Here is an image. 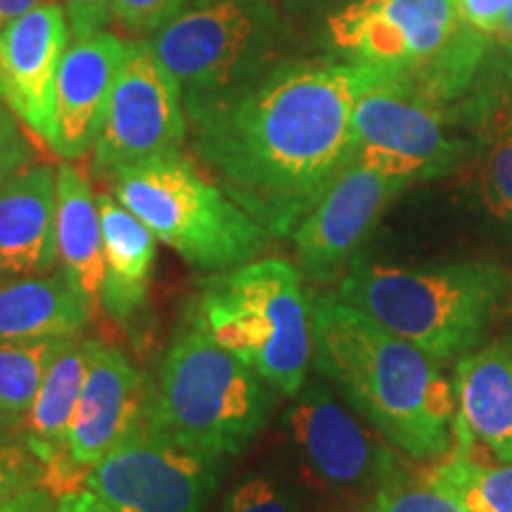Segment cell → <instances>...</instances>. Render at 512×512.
<instances>
[{
  "instance_id": "cell-1",
  "label": "cell",
  "mask_w": 512,
  "mask_h": 512,
  "mask_svg": "<svg viewBox=\"0 0 512 512\" xmlns=\"http://www.w3.org/2000/svg\"><path fill=\"white\" fill-rule=\"evenodd\" d=\"M373 76L347 62H278L233 91L183 102L192 152L271 238H292L354 155L351 114Z\"/></svg>"
},
{
  "instance_id": "cell-2",
  "label": "cell",
  "mask_w": 512,
  "mask_h": 512,
  "mask_svg": "<svg viewBox=\"0 0 512 512\" xmlns=\"http://www.w3.org/2000/svg\"><path fill=\"white\" fill-rule=\"evenodd\" d=\"M313 363L403 456L434 460L453 446L456 387L441 363L337 294H313Z\"/></svg>"
},
{
  "instance_id": "cell-3",
  "label": "cell",
  "mask_w": 512,
  "mask_h": 512,
  "mask_svg": "<svg viewBox=\"0 0 512 512\" xmlns=\"http://www.w3.org/2000/svg\"><path fill=\"white\" fill-rule=\"evenodd\" d=\"M512 292V275L494 261L399 266L354 259L337 297L434 361L479 347Z\"/></svg>"
},
{
  "instance_id": "cell-4",
  "label": "cell",
  "mask_w": 512,
  "mask_h": 512,
  "mask_svg": "<svg viewBox=\"0 0 512 512\" xmlns=\"http://www.w3.org/2000/svg\"><path fill=\"white\" fill-rule=\"evenodd\" d=\"M280 392L207 332L183 318L147 377L145 422L200 456L245 453L271 418Z\"/></svg>"
},
{
  "instance_id": "cell-5",
  "label": "cell",
  "mask_w": 512,
  "mask_h": 512,
  "mask_svg": "<svg viewBox=\"0 0 512 512\" xmlns=\"http://www.w3.org/2000/svg\"><path fill=\"white\" fill-rule=\"evenodd\" d=\"M325 41L347 64L403 81L432 102L458 98L489 48L456 0H347L325 17Z\"/></svg>"
},
{
  "instance_id": "cell-6",
  "label": "cell",
  "mask_w": 512,
  "mask_h": 512,
  "mask_svg": "<svg viewBox=\"0 0 512 512\" xmlns=\"http://www.w3.org/2000/svg\"><path fill=\"white\" fill-rule=\"evenodd\" d=\"M183 318L283 396H294L306 384L313 363L311 299L290 261L268 256L211 273L197 285Z\"/></svg>"
},
{
  "instance_id": "cell-7",
  "label": "cell",
  "mask_w": 512,
  "mask_h": 512,
  "mask_svg": "<svg viewBox=\"0 0 512 512\" xmlns=\"http://www.w3.org/2000/svg\"><path fill=\"white\" fill-rule=\"evenodd\" d=\"M110 185L112 195L195 271H233L271 245V233L181 150L126 166Z\"/></svg>"
},
{
  "instance_id": "cell-8",
  "label": "cell",
  "mask_w": 512,
  "mask_h": 512,
  "mask_svg": "<svg viewBox=\"0 0 512 512\" xmlns=\"http://www.w3.org/2000/svg\"><path fill=\"white\" fill-rule=\"evenodd\" d=\"M147 43L174 74L183 102H197L275 67L283 17L275 0H209L190 5Z\"/></svg>"
},
{
  "instance_id": "cell-9",
  "label": "cell",
  "mask_w": 512,
  "mask_h": 512,
  "mask_svg": "<svg viewBox=\"0 0 512 512\" xmlns=\"http://www.w3.org/2000/svg\"><path fill=\"white\" fill-rule=\"evenodd\" d=\"M223 465L164 437L143 418L88 470L83 489L110 512H202L219 489Z\"/></svg>"
},
{
  "instance_id": "cell-10",
  "label": "cell",
  "mask_w": 512,
  "mask_h": 512,
  "mask_svg": "<svg viewBox=\"0 0 512 512\" xmlns=\"http://www.w3.org/2000/svg\"><path fill=\"white\" fill-rule=\"evenodd\" d=\"M190 126L183 91L147 41H128L105 124L93 145V176L112 181L126 166L176 152Z\"/></svg>"
},
{
  "instance_id": "cell-11",
  "label": "cell",
  "mask_w": 512,
  "mask_h": 512,
  "mask_svg": "<svg viewBox=\"0 0 512 512\" xmlns=\"http://www.w3.org/2000/svg\"><path fill=\"white\" fill-rule=\"evenodd\" d=\"M439 107L408 83L375 72L351 114L354 157L406 183L446 174L465 147L448 136Z\"/></svg>"
},
{
  "instance_id": "cell-12",
  "label": "cell",
  "mask_w": 512,
  "mask_h": 512,
  "mask_svg": "<svg viewBox=\"0 0 512 512\" xmlns=\"http://www.w3.org/2000/svg\"><path fill=\"white\" fill-rule=\"evenodd\" d=\"M292 399L283 425L320 484L339 491H377L403 470L396 448L339 403L325 384L306 382Z\"/></svg>"
},
{
  "instance_id": "cell-13",
  "label": "cell",
  "mask_w": 512,
  "mask_h": 512,
  "mask_svg": "<svg viewBox=\"0 0 512 512\" xmlns=\"http://www.w3.org/2000/svg\"><path fill=\"white\" fill-rule=\"evenodd\" d=\"M406 185L403 178L351 155L292 233L294 266L302 278L313 285L342 278L382 211Z\"/></svg>"
},
{
  "instance_id": "cell-14",
  "label": "cell",
  "mask_w": 512,
  "mask_h": 512,
  "mask_svg": "<svg viewBox=\"0 0 512 512\" xmlns=\"http://www.w3.org/2000/svg\"><path fill=\"white\" fill-rule=\"evenodd\" d=\"M69 38L60 0H48L0 29V100L48 147L55 138L57 72Z\"/></svg>"
},
{
  "instance_id": "cell-15",
  "label": "cell",
  "mask_w": 512,
  "mask_h": 512,
  "mask_svg": "<svg viewBox=\"0 0 512 512\" xmlns=\"http://www.w3.org/2000/svg\"><path fill=\"white\" fill-rule=\"evenodd\" d=\"M147 377L124 351L88 339V368L69 430V458L88 475L145 418Z\"/></svg>"
},
{
  "instance_id": "cell-16",
  "label": "cell",
  "mask_w": 512,
  "mask_h": 512,
  "mask_svg": "<svg viewBox=\"0 0 512 512\" xmlns=\"http://www.w3.org/2000/svg\"><path fill=\"white\" fill-rule=\"evenodd\" d=\"M126 50L128 41L105 29L74 38L64 50L55 88V138L50 143V150L64 162L93 152Z\"/></svg>"
},
{
  "instance_id": "cell-17",
  "label": "cell",
  "mask_w": 512,
  "mask_h": 512,
  "mask_svg": "<svg viewBox=\"0 0 512 512\" xmlns=\"http://www.w3.org/2000/svg\"><path fill=\"white\" fill-rule=\"evenodd\" d=\"M453 387V446L482 448L496 460L512 463V339L460 356Z\"/></svg>"
},
{
  "instance_id": "cell-18",
  "label": "cell",
  "mask_w": 512,
  "mask_h": 512,
  "mask_svg": "<svg viewBox=\"0 0 512 512\" xmlns=\"http://www.w3.org/2000/svg\"><path fill=\"white\" fill-rule=\"evenodd\" d=\"M57 169L31 164L0 190V278L55 271Z\"/></svg>"
},
{
  "instance_id": "cell-19",
  "label": "cell",
  "mask_w": 512,
  "mask_h": 512,
  "mask_svg": "<svg viewBox=\"0 0 512 512\" xmlns=\"http://www.w3.org/2000/svg\"><path fill=\"white\" fill-rule=\"evenodd\" d=\"M105 280L100 309L119 325H133L145 316L157 261V238L114 195H98Z\"/></svg>"
},
{
  "instance_id": "cell-20",
  "label": "cell",
  "mask_w": 512,
  "mask_h": 512,
  "mask_svg": "<svg viewBox=\"0 0 512 512\" xmlns=\"http://www.w3.org/2000/svg\"><path fill=\"white\" fill-rule=\"evenodd\" d=\"M91 302L64 268L0 283V342L76 337L91 323Z\"/></svg>"
},
{
  "instance_id": "cell-21",
  "label": "cell",
  "mask_w": 512,
  "mask_h": 512,
  "mask_svg": "<svg viewBox=\"0 0 512 512\" xmlns=\"http://www.w3.org/2000/svg\"><path fill=\"white\" fill-rule=\"evenodd\" d=\"M57 249L60 268L72 275L95 306H100L105 254L98 195L81 169L69 162L57 166Z\"/></svg>"
},
{
  "instance_id": "cell-22",
  "label": "cell",
  "mask_w": 512,
  "mask_h": 512,
  "mask_svg": "<svg viewBox=\"0 0 512 512\" xmlns=\"http://www.w3.org/2000/svg\"><path fill=\"white\" fill-rule=\"evenodd\" d=\"M425 475L467 512H512V463H486L475 448L453 446Z\"/></svg>"
},
{
  "instance_id": "cell-23",
  "label": "cell",
  "mask_w": 512,
  "mask_h": 512,
  "mask_svg": "<svg viewBox=\"0 0 512 512\" xmlns=\"http://www.w3.org/2000/svg\"><path fill=\"white\" fill-rule=\"evenodd\" d=\"M72 339L46 337L0 342V403L12 413L27 418L48 370Z\"/></svg>"
},
{
  "instance_id": "cell-24",
  "label": "cell",
  "mask_w": 512,
  "mask_h": 512,
  "mask_svg": "<svg viewBox=\"0 0 512 512\" xmlns=\"http://www.w3.org/2000/svg\"><path fill=\"white\" fill-rule=\"evenodd\" d=\"M477 190L484 207L512 226V107L505 102L494 107L486 119Z\"/></svg>"
},
{
  "instance_id": "cell-25",
  "label": "cell",
  "mask_w": 512,
  "mask_h": 512,
  "mask_svg": "<svg viewBox=\"0 0 512 512\" xmlns=\"http://www.w3.org/2000/svg\"><path fill=\"white\" fill-rule=\"evenodd\" d=\"M361 512H467L456 498L448 496L444 489L427 479L425 472L408 475L401 470L399 475L384 482L373 491L370 501Z\"/></svg>"
},
{
  "instance_id": "cell-26",
  "label": "cell",
  "mask_w": 512,
  "mask_h": 512,
  "mask_svg": "<svg viewBox=\"0 0 512 512\" xmlns=\"http://www.w3.org/2000/svg\"><path fill=\"white\" fill-rule=\"evenodd\" d=\"M214 512H299V498L280 472L254 470L223 496Z\"/></svg>"
},
{
  "instance_id": "cell-27",
  "label": "cell",
  "mask_w": 512,
  "mask_h": 512,
  "mask_svg": "<svg viewBox=\"0 0 512 512\" xmlns=\"http://www.w3.org/2000/svg\"><path fill=\"white\" fill-rule=\"evenodd\" d=\"M190 5L192 0H112L110 19L136 36H155Z\"/></svg>"
},
{
  "instance_id": "cell-28",
  "label": "cell",
  "mask_w": 512,
  "mask_h": 512,
  "mask_svg": "<svg viewBox=\"0 0 512 512\" xmlns=\"http://www.w3.org/2000/svg\"><path fill=\"white\" fill-rule=\"evenodd\" d=\"M43 479H46V467L27 446V441H19L0 453V505L29 486L43 484Z\"/></svg>"
},
{
  "instance_id": "cell-29",
  "label": "cell",
  "mask_w": 512,
  "mask_h": 512,
  "mask_svg": "<svg viewBox=\"0 0 512 512\" xmlns=\"http://www.w3.org/2000/svg\"><path fill=\"white\" fill-rule=\"evenodd\" d=\"M31 164H34V147L24 133V124L0 100V190Z\"/></svg>"
},
{
  "instance_id": "cell-30",
  "label": "cell",
  "mask_w": 512,
  "mask_h": 512,
  "mask_svg": "<svg viewBox=\"0 0 512 512\" xmlns=\"http://www.w3.org/2000/svg\"><path fill=\"white\" fill-rule=\"evenodd\" d=\"M60 3L67 10L72 41L91 36L110 22L112 0H60Z\"/></svg>"
},
{
  "instance_id": "cell-31",
  "label": "cell",
  "mask_w": 512,
  "mask_h": 512,
  "mask_svg": "<svg viewBox=\"0 0 512 512\" xmlns=\"http://www.w3.org/2000/svg\"><path fill=\"white\" fill-rule=\"evenodd\" d=\"M460 17L482 34L496 36L512 0H456Z\"/></svg>"
},
{
  "instance_id": "cell-32",
  "label": "cell",
  "mask_w": 512,
  "mask_h": 512,
  "mask_svg": "<svg viewBox=\"0 0 512 512\" xmlns=\"http://www.w3.org/2000/svg\"><path fill=\"white\" fill-rule=\"evenodd\" d=\"M55 505L57 496L53 491L48 486L36 484L5 501L0 505V512H55Z\"/></svg>"
},
{
  "instance_id": "cell-33",
  "label": "cell",
  "mask_w": 512,
  "mask_h": 512,
  "mask_svg": "<svg viewBox=\"0 0 512 512\" xmlns=\"http://www.w3.org/2000/svg\"><path fill=\"white\" fill-rule=\"evenodd\" d=\"M24 437H27V418L12 413L0 403V453L24 441Z\"/></svg>"
},
{
  "instance_id": "cell-34",
  "label": "cell",
  "mask_w": 512,
  "mask_h": 512,
  "mask_svg": "<svg viewBox=\"0 0 512 512\" xmlns=\"http://www.w3.org/2000/svg\"><path fill=\"white\" fill-rule=\"evenodd\" d=\"M55 512H110L98 501V496L88 489L67 491L57 498Z\"/></svg>"
},
{
  "instance_id": "cell-35",
  "label": "cell",
  "mask_w": 512,
  "mask_h": 512,
  "mask_svg": "<svg viewBox=\"0 0 512 512\" xmlns=\"http://www.w3.org/2000/svg\"><path fill=\"white\" fill-rule=\"evenodd\" d=\"M43 3H48V0H0V29Z\"/></svg>"
},
{
  "instance_id": "cell-36",
  "label": "cell",
  "mask_w": 512,
  "mask_h": 512,
  "mask_svg": "<svg viewBox=\"0 0 512 512\" xmlns=\"http://www.w3.org/2000/svg\"><path fill=\"white\" fill-rule=\"evenodd\" d=\"M496 36L501 38V41H510L512 43V5H510L508 15L503 17V24H501V29H498Z\"/></svg>"
},
{
  "instance_id": "cell-37",
  "label": "cell",
  "mask_w": 512,
  "mask_h": 512,
  "mask_svg": "<svg viewBox=\"0 0 512 512\" xmlns=\"http://www.w3.org/2000/svg\"><path fill=\"white\" fill-rule=\"evenodd\" d=\"M202 3H209V0H192V5H202Z\"/></svg>"
}]
</instances>
